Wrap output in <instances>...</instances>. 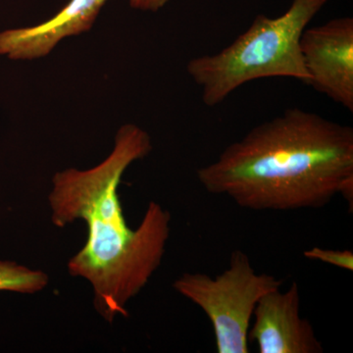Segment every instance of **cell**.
I'll return each mask as SVG.
<instances>
[{
	"instance_id": "1",
	"label": "cell",
	"mask_w": 353,
	"mask_h": 353,
	"mask_svg": "<svg viewBox=\"0 0 353 353\" xmlns=\"http://www.w3.org/2000/svg\"><path fill=\"white\" fill-rule=\"evenodd\" d=\"M152 150L150 134L137 125L118 130L115 146L101 164L70 168L53 176L50 205L53 224L59 228L85 221L87 243L69 261L70 274L92 285L94 307L108 322L126 317L127 303L148 284L161 264L170 236L171 216L150 201L138 229L123 214L118 188L128 167Z\"/></svg>"
},
{
	"instance_id": "2",
	"label": "cell",
	"mask_w": 353,
	"mask_h": 353,
	"mask_svg": "<svg viewBox=\"0 0 353 353\" xmlns=\"http://www.w3.org/2000/svg\"><path fill=\"white\" fill-rule=\"evenodd\" d=\"M209 194L254 211L353 208V129L299 108L253 128L197 170Z\"/></svg>"
},
{
	"instance_id": "3",
	"label": "cell",
	"mask_w": 353,
	"mask_h": 353,
	"mask_svg": "<svg viewBox=\"0 0 353 353\" xmlns=\"http://www.w3.org/2000/svg\"><path fill=\"white\" fill-rule=\"evenodd\" d=\"M328 1L292 0L283 15H259L227 48L190 60L188 73L201 88L204 104L215 108L241 85L260 79L290 78L307 83L301 37Z\"/></svg>"
},
{
	"instance_id": "4",
	"label": "cell",
	"mask_w": 353,
	"mask_h": 353,
	"mask_svg": "<svg viewBox=\"0 0 353 353\" xmlns=\"http://www.w3.org/2000/svg\"><path fill=\"white\" fill-rule=\"evenodd\" d=\"M283 283L275 276L256 273L250 257L234 250L229 267L217 277L185 273L176 279L174 289L208 316L218 353H248V329L255 306Z\"/></svg>"
},
{
	"instance_id": "5",
	"label": "cell",
	"mask_w": 353,
	"mask_h": 353,
	"mask_svg": "<svg viewBox=\"0 0 353 353\" xmlns=\"http://www.w3.org/2000/svg\"><path fill=\"white\" fill-rule=\"evenodd\" d=\"M307 85L353 112V19L306 28L301 39Z\"/></svg>"
},
{
	"instance_id": "6",
	"label": "cell",
	"mask_w": 353,
	"mask_h": 353,
	"mask_svg": "<svg viewBox=\"0 0 353 353\" xmlns=\"http://www.w3.org/2000/svg\"><path fill=\"white\" fill-rule=\"evenodd\" d=\"M252 317L248 340L256 341L260 353H322L321 341L312 324L301 316V296L296 282L260 299Z\"/></svg>"
},
{
	"instance_id": "7",
	"label": "cell",
	"mask_w": 353,
	"mask_h": 353,
	"mask_svg": "<svg viewBox=\"0 0 353 353\" xmlns=\"http://www.w3.org/2000/svg\"><path fill=\"white\" fill-rule=\"evenodd\" d=\"M108 0H70L52 18L32 27L0 32V54L34 60L50 54L60 41L90 31Z\"/></svg>"
},
{
	"instance_id": "8",
	"label": "cell",
	"mask_w": 353,
	"mask_h": 353,
	"mask_svg": "<svg viewBox=\"0 0 353 353\" xmlns=\"http://www.w3.org/2000/svg\"><path fill=\"white\" fill-rule=\"evenodd\" d=\"M48 284V276L43 271L32 270L10 261H0V290L36 294Z\"/></svg>"
},
{
	"instance_id": "9",
	"label": "cell",
	"mask_w": 353,
	"mask_h": 353,
	"mask_svg": "<svg viewBox=\"0 0 353 353\" xmlns=\"http://www.w3.org/2000/svg\"><path fill=\"white\" fill-rule=\"evenodd\" d=\"M303 255L308 259L318 260L347 271L353 270V252L350 250H325L315 246L304 252Z\"/></svg>"
},
{
	"instance_id": "10",
	"label": "cell",
	"mask_w": 353,
	"mask_h": 353,
	"mask_svg": "<svg viewBox=\"0 0 353 353\" xmlns=\"http://www.w3.org/2000/svg\"><path fill=\"white\" fill-rule=\"evenodd\" d=\"M169 0H130L132 8L143 11H157L162 8Z\"/></svg>"
}]
</instances>
